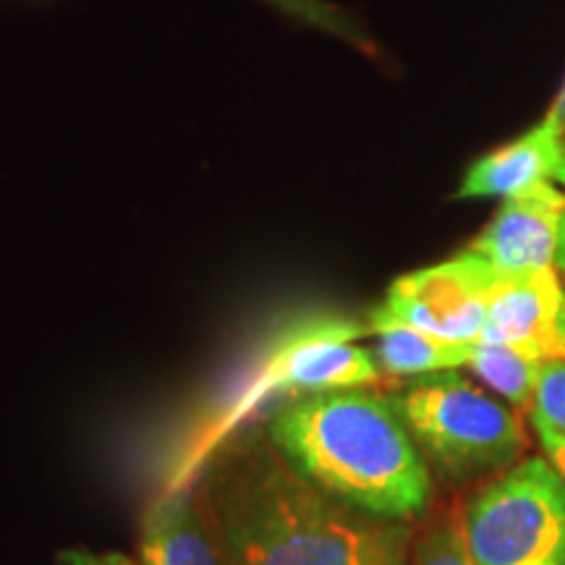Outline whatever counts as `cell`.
Returning <instances> with one entry per match:
<instances>
[{
    "mask_svg": "<svg viewBox=\"0 0 565 565\" xmlns=\"http://www.w3.org/2000/svg\"><path fill=\"white\" fill-rule=\"evenodd\" d=\"M228 565H412V532L338 503L267 435L231 443L202 479Z\"/></svg>",
    "mask_w": 565,
    "mask_h": 565,
    "instance_id": "cell-1",
    "label": "cell"
},
{
    "mask_svg": "<svg viewBox=\"0 0 565 565\" xmlns=\"http://www.w3.org/2000/svg\"><path fill=\"white\" fill-rule=\"evenodd\" d=\"M267 440L303 479L374 519L427 511L433 477L398 408L370 387L294 395L267 422Z\"/></svg>",
    "mask_w": 565,
    "mask_h": 565,
    "instance_id": "cell-2",
    "label": "cell"
},
{
    "mask_svg": "<svg viewBox=\"0 0 565 565\" xmlns=\"http://www.w3.org/2000/svg\"><path fill=\"white\" fill-rule=\"evenodd\" d=\"M393 404L422 456L454 479L505 469L526 448L519 416L458 372L424 374Z\"/></svg>",
    "mask_w": 565,
    "mask_h": 565,
    "instance_id": "cell-3",
    "label": "cell"
},
{
    "mask_svg": "<svg viewBox=\"0 0 565 565\" xmlns=\"http://www.w3.org/2000/svg\"><path fill=\"white\" fill-rule=\"evenodd\" d=\"M461 521L475 565H565V482L547 458L513 463Z\"/></svg>",
    "mask_w": 565,
    "mask_h": 565,
    "instance_id": "cell-4",
    "label": "cell"
},
{
    "mask_svg": "<svg viewBox=\"0 0 565 565\" xmlns=\"http://www.w3.org/2000/svg\"><path fill=\"white\" fill-rule=\"evenodd\" d=\"M498 278V267L475 252L406 273L391 282L385 301L370 317V328L408 324L448 341L477 343Z\"/></svg>",
    "mask_w": 565,
    "mask_h": 565,
    "instance_id": "cell-5",
    "label": "cell"
},
{
    "mask_svg": "<svg viewBox=\"0 0 565 565\" xmlns=\"http://www.w3.org/2000/svg\"><path fill=\"white\" fill-rule=\"evenodd\" d=\"M479 341L524 351L545 364L565 362V288L557 267L500 273Z\"/></svg>",
    "mask_w": 565,
    "mask_h": 565,
    "instance_id": "cell-6",
    "label": "cell"
},
{
    "mask_svg": "<svg viewBox=\"0 0 565 565\" xmlns=\"http://www.w3.org/2000/svg\"><path fill=\"white\" fill-rule=\"evenodd\" d=\"M565 194L555 181L540 183L503 200L498 215L471 242L475 252L500 273H532L555 267Z\"/></svg>",
    "mask_w": 565,
    "mask_h": 565,
    "instance_id": "cell-7",
    "label": "cell"
},
{
    "mask_svg": "<svg viewBox=\"0 0 565 565\" xmlns=\"http://www.w3.org/2000/svg\"><path fill=\"white\" fill-rule=\"evenodd\" d=\"M141 565H228L202 487L162 494L141 524Z\"/></svg>",
    "mask_w": 565,
    "mask_h": 565,
    "instance_id": "cell-8",
    "label": "cell"
},
{
    "mask_svg": "<svg viewBox=\"0 0 565 565\" xmlns=\"http://www.w3.org/2000/svg\"><path fill=\"white\" fill-rule=\"evenodd\" d=\"M565 152V137L547 118H542L524 137L479 158L458 186V200L484 196H515L540 183L555 181V171Z\"/></svg>",
    "mask_w": 565,
    "mask_h": 565,
    "instance_id": "cell-9",
    "label": "cell"
},
{
    "mask_svg": "<svg viewBox=\"0 0 565 565\" xmlns=\"http://www.w3.org/2000/svg\"><path fill=\"white\" fill-rule=\"evenodd\" d=\"M377 333V359L380 372L393 377H424V374L456 372L469 366L475 343H458L448 338H437L408 324H377L370 328Z\"/></svg>",
    "mask_w": 565,
    "mask_h": 565,
    "instance_id": "cell-10",
    "label": "cell"
},
{
    "mask_svg": "<svg viewBox=\"0 0 565 565\" xmlns=\"http://www.w3.org/2000/svg\"><path fill=\"white\" fill-rule=\"evenodd\" d=\"M542 366L545 362L529 356L524 351L482 341L475 343L469 359V370L513 408L534 406Z\"/></svg>",
    "mask_w": 565,
    "mask_h": 565,
    "instance_id": "cell-11",
    "label": "cell"
},
{
    "mask_svg": "<svg viewBox=\"0 0 565 565\" xmlns=\"http://www.w3.org/2000/svg\"><path fill=\"white\" fill-rule=\"evenodd\" d=\"M412 565H475L466 547L463 521L454 515L429 526L412 547Z\"/></svg>",
    "mask_w": 565,
    "mask_h": 565,
    "instance_id": "cell-12",
    "label": "cell"
},
{
    "mask_svg": "<svg viewBox=\"0 0 565 565\" xmlns=\"http://www.w3.org/2000/svg\"><path fill=\"white\" fill-rule=\"evenodd\" d=\"M265 3L275 6V9L288 13V17L303 21V24L315 26V30L330 32L335 38L349 40L353 45H364L362 34L351 24V19L335 6L324 3V0H265Z\"/></svg>",
    "mask_w": 565,
    "mask_h": 565,
    "instance_id": "cell-13",
    "label": "cell"
},
{
    "mask_svg": "<svg viewBox=\"0 0 565 565\" xmlns=\"http://www.w3.org/2000/svg\"><path fill=\"white\" fill-rule=\"evenodd\" d=\"M532 412L565 433V362H550L542 366Z\"/></svg>",
    "mask_w": 565,
    "mask_h": 565,
    "instance_id": "cell-14",
    "label": "cell"
},
{
    "mask_svg": "<svg viewBox=\"0 0 565 565\" xmlns=\"http://www.w3.org/2000/svg\"><path fill=\"white\" fill-rule=\"evenodd\" d=\"M532 427L536 433V440H540L542 448H545L547 461L553 463V469L561 475V479L565 482V433L555 429L553 424L547 419H542L540 414L532 412Z\"/></svg>",
    "mask_w": 565,
    "mask_h": 565,
    "instance_id": "cell-15",
    "label": "cell"
},
{
    "mask_svg": "<svg viewBox=\"0 0 565 565\" xmlns=\"http://www.w3.org/2000/svg\"><path fill=\"white\" fill-rule=\"evenodd\" d=\"M66 565H137V563L121 553L95 555V553H84V550H79V553L66 555Z\"/></svg>",
    "mask_w": 565,
    "mask_h": 565,
    "instance_id": "cell-16",
    "label": "cell"
},
{
    "mask_svg": "<svg viewBox=\"0 0 565 565\" xmlns=\"http://www.w3.org/2000/svg\"><path fill=\"white\" fill-rule=\"evenodd\" d=\"M545 118L565 137V82H563L561 92H557V97L553 100V105H550V110H547Z\"/></svg>",
    "mask_w": 565,
    "mask_h": 565,
    "instance_id": "cell-17",
    "label": "cell"
},
{
    "mask_svg": "<svg viewBox=\"0 0 565 565\" xmlns=\"http://www.w3.org/2000/svg\"><path fill=\"white\" fill-rule=\"evenodd\" d=\"M555 267H557V270L565 273V215H563V225H561V244H557Z\"/></svg>",
    "mask_w": 565,
    "mask_h": 565,
    "instance_id": "cell-18",
    "label": "cell"
},
{
    "mask_svg": "<svg viewBox=\"0 0 565 565\" xmlns=\"http://www.w3.org/2000/svg\"><path fill=\"white\" fill-rule=\"evenodd\" d=\"M555 183H563V186H565V152H563L561 166H557V171H555Z\"/></svg>",
    "mask_w": 565,
    "mask_h": 565,
    "instance_id": "cell-19",
    "label": "cell"
}]
</instances>
